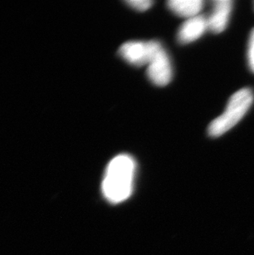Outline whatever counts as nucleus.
<instances>
[{"instance_id":"1","label":"nucleus","mask_w":254,"mask_h":255,"mask_svg":"<svg viewBox=\"0 0 254 255\" xmlns=\"http://www.w3.org/2000/svg\"><path fill=\"white\" fill-rule=\"evenodd\" d=\"M135 169V161L129 154L114 157L106 169L102 183L106 199L117 204L129 198L133 192Z\"/></svg>"},{"instance_id":"2","label":"nucleus","mask_w":254,"mask_h":255,"mask_svg":"<svg viewBox=\"0 0 254 255\" xmlns=\"http://www.w3.org/2000/svg\"><path fill=\"white\" fill-rule=\"evenodd\" d=\"M254 94L250 89H240L229 100L226 111L212 121L208 128L211 137H218L227 132L247 114L254 103Z\"/></svg>"},{"instance_id":"3","label":"nucleus","mask_w":254,"mask_h":255,"mask_svg":"<svg viewBox=\"0 0 254 255\" xmlns=\"http://www.w3.org/2000/svg\"><path fill=\"white\" fill-rule=\"evenodd\" d=\"M161 46L158 41H127L121 46L119 55L130 65L139 67L148 65L153 54Z\"/></svg>"},{"instance_id":"4","label":"nucleus","mask_w":254,"mask_h":255,"mask_svg":"<svg viewBox=\"0 0 254 255\" xmlns=\"http://www.w3.org/2000/svg\"><path fill=\"white\" fill-rule=\"evenodd\" d=\"M147 65V75L153 85L163 87L169 84L173 77V70L170 59L163 46L153 54Z\"/></svg>"},{"instance_id":"5","label":"nucleus","mask_w":254,"mask_h":255,"mask_svg":"<svg viewBox=\"0 0 254 255\" xmlns=\"http://www.w3.org/2000/svg\"><path fill=\"white\" fill-rule=\"evenodd\" d=\"M232 9L231 0H216L212 2V10L207 17L209 30L214 33L222 32L228 25Z\"/></svg>"},{"instance_id":"6","label":"nucleus","mask_w":254,"mask_h":255,"mask_svg":"<svg viewBox=\"0 0 254 255\" xmlns=\"http://www.w3.org/2000/svg\"><path fill=\"white\" fill-rule=\"evenodd\" d=\"M209 30L207 17L197 15L182 23L178 32V41L181 44H188L197 41Z\"/></svg>"},{"instance_id":"7","label":"nucleus","mask_w":254,"mask_h":255,"mask_svg":"<svg viewBox=\"0 0 254 255\" xmlns=\"http://www.w3.org/2000/svg\"><path fill=\"white\" fill-rule=\"evenodd\" d=\"M168 8L179 17H196L204 7L202 0H171L167 2Z\"/></svg>"},{"instance_id":"8","label":"nucleus","mask_w":254,"mask_h":255,"mask_svg":"<svg viewBox=\"0 0 254 255\" xmlns=\"http://www.w3.org/2000/svg\"><path fill=\"white\" fill-rule=\"evenodd\" d=\"M127 3L137 11L144 12L152 7L153 2L151 0H129L127 1Z\"/></svg>"},{"instance_id":"9","label":"nucleus","mask_w":254,"mask_h":255,"mask_svg":"<svg viewBox=\"0 0 254 255\" xmlns=\"http://www.w3.org/2000/svg\"><path fill=\"white\" fill-rule=\"evenodd\" d=\"M248 60L250 69L254 72V29L251 33L249 43V50H248Z\"/></svg>"}]
</instances>
